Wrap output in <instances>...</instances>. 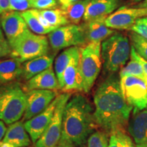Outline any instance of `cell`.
Segmentation results:
<instances>
[{"label": "cell", "instance_id": "cell-1", "mask_svg": "<svg viewBox=\"0 0 147 147\" xmlns=\"http://www.w3.org/2000/svg\"><path fill=\"white\" fill-rule=\"evenodd\" d=\"M95 123L107 134L123 131L132 108L125 99L121 79L117 73L108 75L100 84L93 97Z\"/></svg>", "mask_w": 147, "mask_h": 147}, {"label": "cell", "instance_id": "cell-2", "mask_svg": "<svg viewBox=\"0 0 147 147\" xmlns=\"http://www.w3.org/2000/svg\"><path fill=\"white\" fill-rule=\"evenodd\" d=\"M93 106L81 94H76L66 104L63 115L62 132L59 144L84 147L94 132L95 123Z\"/></svg>", "mask_w": 147, "mask_h": 147}, {"label": "cell", "instance_id": "cell-3", "mask_svg": "<svg viewBox=\"0 0 147 147\" xmlns=\"http://www.w3.org/2000/svg\"><path fill=\"white\" fill-rule=\"evenodd\" d=\"M131 45L127 37L115 33L101 44V55L104 73L115 74L125 65L131 56Z\"/></svg>", "mask_w": 147, "mask_h": 147}, {"label": "cell", "instance_id": "cell-4", "mask_svg": "<svg viewBox=\"0 0 147 147\" xmlns=\"http://www.w3.org/2000/svg\"><path fill=\"white\" fill-rule=\"evenodd\" d=\"M27 95L18 82H12L0 87V119L10 125L19 121L25 114Z\"/></svg>", "mask_w": 147, "mask_h": 147}, {"label": "cell", "instance_id": "cell-5", "mask_svg": "<svg viewBox=\"0 0 147 147\" xmlns=\"http://www.w3.org/2000/svg\"><path fill=\"white\" fill-rule=\"evenodd\" d=\"M101 44L102 42H89L80 48L79 66L82 80V89L85 93L91 91L102 69Z\"/></svg>", "mask_w": 147, "mask_h": 147}, {"label": "cell", "instance_id": "cell-6", "mask_svg": "<svg viewBox=\"0 0 147 147\" xmlns=\"http://www.w3.org/2000/svg\"><path fill=\"white\" fill-rule=\"evenodd\" d=\"M11 58H16L22 63L27 61L47 55L49 41L43 35L36 34L27 30L11 45Z\"/></svg>", "mask_w": 147, "mask_h": 147}, {"label": "cell", "instance_id": "cell-7", "mask_svg": "<svg viewBox=\"0 0 147 147\" xmlns=\"http://www.w3.org/2000/svg\"><path fill=\"white\" fill-rule=\"evenodd\" d=\"M71 97L70 93L58 95V102L52 120L36 144V147H56L59 143L62 132L63 115L65 105Z\"/></svg>", "mask_w": 147, "mask_h": 147}, {"label": "cell", "instance_id": "cell-8", "mask_svg": "<svg viewBox=\"0 0 147 147\" xmlns=\"http://www.w3.org/2000/svg\"><path fill=\"white\" fill-rule=\"evenodd\" d=\"M48 38L49 45L55 51L83 45L87 42L83 26L76 24H70L59 27L51 32Z\"/></svg>", "mask_w": 147, "mask_h": 147}, {"label": "cell", "instance_id": "cell-9", "mask_svg": "<svg viewBox=\"0 0 147 147\" xmlns=\"http://www.w3.org/2000/svg\"><path fill=\"white\" fill-rule=\"evenodd\" d=\"M121 79V87L127 104L132 108L133 114L147 108V87L142 80L133 76Z\"/></svg>", "mask_w": 147, "mask_h": 147}, {"label": "cell", "instance_id": "cell-10", "mask_svg": "<svg viewBox=\"0 0 147 147\" xmlns=\"http://www.w3.org/2000/svg\"><path fill=\"white\" fill-rule=\"evenodd\" d=\"M147 16V8H128L122 6L105 19L108 27L117 30H130L140 18Z\"/></svg>", "mask_w": 147, "mask_h": 147}, {"label": "cell", "instance_id": "cell-11", "mask_svg": "<svg viewBox=\"0 0 147 147\" xmlns=\"http://www.w3.org/2000/svg\"><path fill=\"white\" fill-rule=\"evenodd\" d=\"M27 106L23 120L27 121L39 115L48 108L57 97V93L53 90L35 89L26 92Z\"/></svg>", "mask_w": 147, "mask_h": 147}, {"label": "cell", "instance_id": "cell-12", "mask_svg": "<svg viewBox=\"0 0 147 147\" xmlns=\"http://www.w3.org/2000/svg\"><path fill=\"white\" fill-rule=\"evenodd\" d=\"M0 22L3 34L10 47L29 29L21 14L17 11H8L3 14Z\"/></svg>", "mask_w": 147, "mask_h": 147}, {"label": "cell", "instance_id": "cell-13", "mask_svg": "<svg viewBox=\"0 0 147 147\" xmlns=\"http://www.w3.org/2000/svg\"><path fill=\"white\" fill-rule=\"evenodd\" d=\"M57 102L58 95L43 112L24 123L25 129L29 134L32 142L36 143L47 129L54 115Z\"/></svg>", "mask_w": 147, "mask_h": 147}, {"label": "cell", "instance_id": "cell-14", "mask_svg": "<svg viewBox=\"0 0 147 147\" xmlns=\"http://www.w3.org/2000/svg\"><path fill=\"white\" fill-rule=\"evenodd\" d=\"M120 0H91L83 16L84 21L106 18L119 8Z\"/></svg>", "mask_w": 147, "mask_h": 147}, {"label": "cell", "instance_id": "cell-15", "mask_svg": "<svg viewBox=\"0 0 147 147\" xmlns=\"http://www.w3.org/2000/svg\"><path fill=\"white\" fill-rule=\"evenodd\" d=\"M23 89L25 92L35 89L56 91L61 89V87L52 66L27 80Z\"/></svg>", "mask_w": 147, "mask_h": 147}, {"label": "cell", "instance_id": "cell-16", "mask_svg": "<svg viewBox=\"0 0 147 147\" xmlns=\"http://www.w3.org/2000/svg\"><path fill=\"white\" fill-rule=\"evenodd\" d=\"M80 57V54L75 57L63 72V82L61 89L66 93L83 91L82 76L79 66Z\"/></svg>", "mask_w": 147, "mask_h": 147}, {"label": "cell", "instance_id": "cell-17", "mask_svg": "<svg viewBox=\"0 0 147 147\" xmlns=\"http://www.w3.org/2000/svg\"><path fill=\"white\" fill-rule=\"evenodd\" d=\"M128 131L136 144H147V108L133 114Z\"/></svg>", "mask_w": 147, "mask_h": 147}, {"label": "cell", "instance_id": "cell-18", "mask_svg": "<svg viewBox=\"0 0 147 147\" xmlns=\"http://www.w3.org/2000/svg\"><path fill=\"white\" fill-rule=\"evenodd\" d=\"M106 18L86 22L83 26L87 42H102L115 33L105 24Z\"/></svg>", "mask_w": 147, "mask_h": 147}, {"label": "cell", "instance_id": "cell-19", "mask_svg": "<svg viewBox=\"0 0 147 147\" xmlns=\"http://www.w3.org/2000/svg\"><path fill=\"white\" fill-rule=\"evenodd\" d=\"M30 138L23 121H18L9 125L2 141L12 144L14 147H27L31 144Z\"/></svg>", "mask_w": 147, "mask_h": 147}, {"label": "cell", "instance_id": "cell-20", "mask_svg": "<svg viewBox=\"0 0 147 147\" xmlns=\"http://www.w3.org/2000/svg\"><path fill=\"white\" fill-rule=\"evenodd\" d=\"M54 56L45 55L27 61L22 64L23 67V78L28 80L32 77L42 71L52 67Z\"/></svg>", "mask_w": 147, "mask_h": 147}, {"label": "cell", "instance_id": "cell-21", "mask_svg": "<svg viewBox=\"0 0 147 147\" xmlns=\"http://www.w3.org/2000/svg\"><path fill=\"white\" fill-rule=\"evenodd\" d=\"M22 64L16 58L0 60V84L10 83L22 77Z\"/></svg>", "mask_w": 147, "mask_h": 147}, {"label": "cell", "instance_id": "cell-22", "mask_svg": "<svg viewBox=\"0 0 147 147\" xmlns=\"http://www.w3.org/2000/svg\"><path fill=\"white\" fill-rule=\"evenodd\" d=\"M80 54V49L78 47H71L65 49L56 58L55 62V71L61 87L63 82V72L68 66L71 61L75 57Z\"/></svg>", "mask_w": 147, "mask_h": 147}, {"label": "cell", "instance_id": "cell-23", "mask_svg": "<svg viewBox=\"0 0 147 147\" xmlns=\"http://www.w3.org/2000/svg\"><path fill=\"white\" fill-rule=\"evenodd\" d=\"M91 0H80L67 6L61 7V10L69 23L78 24L80 23L85 13L86 9Z\"/></svg>", "mask_w": 147, "mask_h": 147}, {"label": "cell", "instance_id": "cell-24", "mask_svg": "<svg viewBox=\"0 0 147 147\" xmlns=\"http://www.w3.org/2000/svg\"><path fill=\"white\" fill-rule=\"evenodd\" d=\"M126 76L137 77L144 82L147 87V74L145 72L140 63L133 57H131L130 61L124 66L119 72L120 78Z\"/></svg>", "mask_w": 147, "mask_h": 147}, {"label": "cell", "instance_id": "cell-25", "mask_svg": "<svg viewBox=\"0 0 147 147\" xmlns=\"http://www.w3.org/2000/svg\"><path fill=\"white\" fill-rule=\"evenodd\" d=\"M42 16L47 20L51 26L57 29L59 27L68 25L69 21L63 14L61 9H49L39 10Z\"/></svg>", "mask_w": 147, "mask_h": 147}, {"label": "cell", "instance_id": "cell-26", "mask_svg": "<svg viewBox=\"0 0 147 147\" xmlns=\"http://www.w3.org/2000/svg\"><path fill=\"white\" fill-rule=\"evenodd\" d=\"M25 22H26L29 29L34 32V34L38 35H45L50 34L53 31L55 30L53 29H49L44 27L40 23L38 17L35 15L32 10H28L21 12Z\"/></svg>", "mask_w": 147, "mask_h": 147}, {"label": "cell", "instance_id": "cell-27", "mask_svg": "<svg viewBox=\"0 0 147 147\" xmlns=\"http://www.w3.org/2000/svg\"><path fill=\"white\" fill-rule=\"evenodd\" d=\"M131 45L141 57L147 61V40L134 32L129 34Z\"/></svg>", "mask_w": 147, "mask_h": 147}, {"label": "cell", "instance_id": "cell-28", "mask_svg": "<svg viewBox=\"0 0 147 147\" xmlns=\"http://www.w3.org/2000/svg\"><path fill=\"white\" fill-rule=\"evenodd\" d=\"M108 135L104 131H94L88 138L87 147H108Z\"/></svg>", "mask_w": 147, "mask_h": 147}, {"label": "cell", "instance_id": "cell-29", "mask_svg": "<svg viewBox=\"0 0 147 147\" xmlns=\"http://www.w3.org/2000/svg\"><path fill=\"white\" fill-rule=\"evenodd\" d=\"M130 31L147 40V16L138 18L131 27Z\"/></svg>", "mask_w": 147, "mask_h": 147}, {"label": "cell", "instance_id": "cell-30", "mask_svg": "<svg viewBox=\"0 0 147 147\" xmlns=\"http://www.w3.org/2000/svg\"><path fill=\"white\" fill-rule=\"evenodd\" d=\"M32 8V0H10L9 11L24 12Z\"/></svg>", "mask_w": 147, "mask_h": 147}, {"label": "cell", "instance_id": "cell-31", "mask_svg": "<svg viewBox=\"0 0 147 147\" xmlns=\"http://www.w3.org/2000/svg\"><path fill=\"white\" fill-rule=\"evenodd\" d=\"M57 5V0H32V8L37 10H49Z\"/></svg>", "mask_w": 147, "mask_h": 147}, {"label": "cell", "instance_id": "cell-32", "mask_svg": "<svg viewBox=\"0 0 147 147\" xmlns=\"http://www.w3.org/2000/svg\"><path fill=\"white\" fill-rule=\"evenodd\" d=\"M121 147H137L132 139L123 131H119L115 133Z\"/></svg>", "mask_w": 147, "mask_h": 147}, {"label": "cell", "instance_id": "cell-33", "mask_svg": "<svg viewBox=\"0 0 147 147\" xmlns=\"http://www.w3.org/2000/svg\"><path fill=\"white\" fill-rule=\"evenodd\" d=\"M12 53V48L8 40L3 39L0 41V58L5 57L6 56H10Z\"/></svg>", "mask_w": 147, "mask_h": 147}, {"label": "cell", "instance_id": "cell-34", "mask_svg": "<svg viewBox=\"0 0 147 147\" xmlns=\"http://www.w3.org/2000/svg\"><path fill=\"white\" fill-rule=\"evenodd\" d=\"M130 57L134 58L135 59H136L138 61H139L141 65H142L143 68H144V70L145 71V72L147 74V61L146 60H144V59L141 57L138 54L136 51H135V49H134V48L132 47V46H131V56Z\"/></svg>", "mask_w": 147, "mask_h": 147}, {"label": "cell", "instance_id": "cell-35", "mask_svg": "<svg viewBox=\"0 0 147 147\" xmlns=\"http://www.w3.org/2000/svg\"><path fill=\"white\" fill-rule=\"evenodd\" d=\"M10 0H0V14L8 12Z\"/></svg>", "mask_w": 147, "mask_h": 147}, {"label": "cell", "instance_id": "cell-36", "mask_svg": "<svg viewBox=\"0 0 147 147\" xmlns=\"http://www.w3.org/2000/svg\"><path fill=\"white\" fill-rule=\"evenodd\" d=\"M108 147H121V145L120 143H119V140L117 138L115 134L110 135Z\"/></svg>", "mask_w": 147, "mask_h": 147}, {"label": "cell", "instance_id": "cell-37", "mask_svg": "<svg viewBox=\"0 0 147 147\" xmlns=\"http://www.w3.org/2000/svg\"><path fill=\"white\" fill-rule=\"evenodd\" d=\"M6 130L7 127H5V123L0 119V142L2 141L5 134V132H6Z\"/></svg>", "mask_w": 147, "mask_h": 147}, {"label": "cell", "instance_id": "cell-38", "mask_svg": "<svg viewBox=\"0 0 147 147\" xmlns=\"http://www.w3.org/2000/svg\"><path fill=\"white\" fill-rule=\"evenodd\" d=\"M80 1V0H58L59 2L60 3L61 5V7L67 6V5L71 4V3H74L75 2H77V1Z\"/></svg>", "mask_w": 147, "mask_h": 147}, {"label": "cell", "instance_id": "cell-39", "mask_svg": "<svg viewBox=\"0 0 147 147\" xmlns=\"http://www.w3.org/2000/svg\"><path fill=\"white\" fill-rule=\"evenodd\" d=\"M136 8H147V0H144L136 5Z\"/></svg>", "mask_w": 147, "mask_h": 147}, {"label": "cell", "instance_id": "cell-40", "mask_svg": "<svg viewBox=\"0 0 147 147\" xmlns=\"http://www.w3.org/2000/svg\"><path fill=\"white\" fill-rule=\"evenodd\" d=\"M0 147H14V146H12V144H9V143H6V142H3V141H1V142H0Z\"/></svg>", "mask_w": 147, "mask_h": 147}, {"label": "cell", "instance_id": "cell-41", "mask_svg": "<svg viewBox=\"0 0 147 147\" xmlns=\"http://www.w3.org/2000/svg\"><path fill=\"white\" fill-rule=\"evenodd\" d=\"M3 39H5V38H4V35H3L2 27H1V22H0V41Z\"/></svg>", "mask_w": 147, "mask_h": 147}, {"label": "cell", "instance_id": "cell-42", "mask_svg": "<svg viewBox=\"0 0 147 147\" xmlns=\"http://www.w3.org/2000/svg\"><path fill=\"white\" fill-rule=\"evenodd\" d=\"M56 147H76L73 145L67 144H59Z\"/></svg>", "mask_w": 147, "mask_h": 147}, {"label": "cell", "instance_id": "cell-43", "mask_svg": "<svg viewBox=\"0 0 147 147\" xmlns=\"http://www.w3.org/2000/svg\"><path fill=\"white\" fill-rule=\"evenodd\" d=\"M129 1H130V2L131 3H140L141 1H144V0H129Z\"/></svg>", "mask_w": 147, "mask_h": 147}, {"label": "cell", "instance_id": "cell-44", "mask_svg": "<svg viewBox=\"0 0 147 147\" xmlns=\"http://www.w3.org/2000/svg\"><path fill=\"white\" fill-rule=\"evenodd\" d=\"M137 147H147V144H136Z\"/></svg>", "mask_w": 147, "mask_h": 147}]
</instances>
